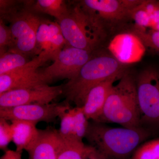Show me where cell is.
I'll return each instance as SVG.
<instances>
[{
  "mask_svg": "<svg viewBox=\"0 0 159 159\" xmlns=\"http://www.w3.org/2000/svg\"><path fill=\"white\" fill-rule=\"evenodd\" d=\"M128 69L109 51L93 54L74 79L63 85L66 103L72 102L82 107L89 92L100 83L115 76H122Z\"/></svg>",
  "mask_w": 159,
  "mask_h": 159,
  "instance_id": "cell-1",
  "label": "cell"
},
{
  "mask_svg": "<svg viewBox=\"0 0 159 159\" xmlns=\"http://www.w3.org/2000/svg\"><path fill=\"white\" fill-rule=\"evenodd\" d=\"M150 132L141 128H113L94 122L85 138L103 159H126L147 139Z\"/></svg>",
  "mask_w": 159,
  "mask_h": 159,
  "instance_id": "cell-2",
  "label": "cell"
},
{
  "mask_svg": "<svg viewBox=\"0 0 159 159\" xmlns=\"http://www.w3.org/2000/svg\"><path fill=\"white\" fill-rule=\"evenodd\" d=\"M112 122L127 128L140 127L136 77L128 69L112 88L99 122Z\"/></svg>",
  "mask_w": 159,
  "mask_h": 159,
  "instance_id": "cell-3",
  "label": "cell"
},
{
  "mask_svg": "<svg viewBox=\"0 0 159 159\" xmlns=\"http://www.w3.org/2000/svg\"><path fill=\"white\" fill-rule=\"evenodd\" d=\"M58 24L68 44L91 52L98 50L110 36L99 21L79 4Z\"/></svg>",
  "mask_w": 159,
  "mask_h": 159,
  "instance_id": "cell-4",
  "label": "cell"
},
{
  "mask_svg": "<svg viewBox=\"0 0 159 159\" xmlns=\"http://www.w3.org/2000/svg\"><path fill=\"white\" fill-rule=\"evenodd\" d=\"M143 0H84L79 4L99 21L109 35L127 30L131 12Z\"/></svg>",
  "mask_w": 159,
  "mask_h": 159,
  "instance_id": "cell-5",
  "label": "cell"
},
{
  "mask_svg": "<svg viewBox=\"0 0 159 159\" xmlns=\"http://www.w3.org/2000/svg\"><path fill=\"white\" fill-rule=\"evenodd\" d=\"M141 122L159 127V70L148 67L136 77Z\"/></svg>",
  "mask_w": 159,
  "mask_h": 159,
  "instance_id": "cell-6",
  "label": "cell"
},
{
  "mask_svg": "<svg viewBox=\"0 0 159 159\" xmlns=\"http://www.w3.org/2000/svg\"><path fill=\"white\" fill-rule=\"evenodd\" d=\"M94 52L67 45L57 54L52 64L39 71L42 79L47 84L56 80L74 79Z\"/></svg>",
  "mask_w": 159,
  "mask_h": 159,
  "instance_id": "cell-7",
  "label": "cell"
},
{
  "mask_svg": "<svg viewBox=\"0 0 159 159\" xmlns=\"http://www.w3.org/2000/svg\"><path fill=\"white\" fill-rule=\"evenodd\" d=\"M6 16L11 21L13 37L10 51L23 54L34 51L36 47V33L42 20L31 9L19 12L11 11Z\"/></svg>",
  "mask_w": 159,
  "mask_h": 159,
  "instance_id": "cell-8",
  "label": "cell"
},
{
  "mask_svg": "<svg viewBox=\"0 0 159 159\" xmlns=\"http://www.w3.org/2000/svg\"><path fill=\"white\" fill-rule=\"evenodd\" d=\"M50 57L42 52L25 65L0 75V95L8 91L35 87L46 84L38 69Z\"/></svg>",
  "mask_w": 159,
  "mask_h": 159,
  "instance_id": "cell-9",
  "label": "cell"
},
{
  "mask_svg": "<svg viewBox=\"0 0 159 159\" xmlns=\"http://www.w3.org/2000/svg\"><path fill=\"white\" fill-rule=\"evenodd\" d=\"M63 85L43 84L35 87L19 89L0 95V108H9L28 104H50L63 93Z\"/></svg>",
  "mask_w": 159,
  "mask_h": 159,
  "instance_id": "cell-10",
  "label": "cell"
},
{
  "mask_svg": "<svg viewBox=\"0 0 159 159\" xmlns=\"http://www.w3.org/2000/svg\"><path fill=\"white\" fill-rule=\"evenodd\" d=\"M68 104H32L0 108V118L7 121L22 120L37 123L53 122L70 108Z\"/></svg>",
  "mask_w": 159,
  "mask_h": 159,
  "instance_id": "cell-11",
  "label": "cell"
},
{
  "mask_svg": "<svg viewBox=\"0 0 159 159\" xmlns=\"http://www.w3.org/2000/svg\"><path fill=\"white\" fill-rule=\"evenodd\" d=\"M144 45L139 38L126 31L118 33L111 41L108 51L120 62H136L144 52Z\"/></svg>",
  "mask_w": 159,
  "mask_h": 159,
  "instance_id": "cell-12",
  "label": "cell"
},
{
  "mask_svg": "<svg viewBox=\"0 0 159 159\" xmlns=\"http://www.w3.org/2000/svg\"><path fill=\"white\" fill-rule=\"evenodd\" d=\"M122 76L111 77L100 83L90 91L82 107L84 113L88 120L99 122L114 83L119 80Z\"/></svg>",
  "mask_w": 159,
  "mask_h": 159,
  "instance_id": "cell-13",
  "label": "cell"
},
{
  "mask_svg": "<svg viewBox=\"0 0 159 159\" xmlns=\"http://www.w3.org/2000/svg\"><path fill=\"white\" fill-rule=\"evenodd\" d=\"M61 142L58 130L50 128L40 129L37 142L28 152L29 159H57Z\"/></svg>",
  "mask_w": 159,
  "mask_h": 159,
  "instance_id": "cell-14",
  "label": "cell"
},
{
  "mask_svg": "<svg viewBox=\"0 0 159 159\" xmlns=\"http://www.w3.org/2000/svg\"><path fill=\"white\" fill-rule=\"evenodd\" d=\"M11 122L12 142L16 147V150L29 151L39 137L40 129L36 127L37 123L22 120H13Z\"/></svg>",
  "mask_w": 159,
  "mask_h": 159,
  "instance_id": "cell-15",
  "label": "cell"
},
{
  "mask_svg": "<svg viewBox=\"0 0 159 159\" xmlns=\"http://www.w3.org/2000/svg\"><path fill=\"white\" fill-rule=\"evenodd\" d=\"M95 148L84 145L83 141L61 138L57 159H88Z\"/></svg>",
  "mask_w": 159,
  "mask_h": 159,
  "instance_id": "cell-16",
  "label": "cell"
},
{
  "mask_svg": "<svg viewBox=\"0 0 159 159\" xmlns=\"http://www.w3.org/2000/svg\"><path fill=\"white\" fill-rule=\"evenodd\" d=\"M34 12L48 14L60 20L69 14V11L65 1L62 0H38L31 6Z\"/></svg>",
  "mask_w": 159,
  "mask_h": 159,
  "instance_id": "cell-17",
  "label": "cell"
},
{
  "mask_svg": "<svg viewBox=\"0 0 159 159\" xmlns=\"http://www.w3.org/2000/svg\"><path fill=\"white\" fill-rule=\"evenodd\" d=\"M28 62L22 53L11 51L6 52L0 57V75L14 70Z\"/></svg>",
  "mask_w": 159,
  "mask_h": 159,
  "instance_id": "cell-18",
  "label": "cell"
},
{
  "mask_svg": "<svg viewBox=\"0 0 159 159\" xmlns=\"http://www.w3.org/2000/svg\"><path fill=\"white\" fill-rule=\"evenodd\" d=\"M127 31L132 32L139 38L145 47H148L159 54V31L139 28L134 24L129 27Z\"/></svg>",
  "mask_w": 159,
  "mask_h": 159,
  "instance_id": "cell-19",
  "label": "cell"
},
{
  "mask_svg": "<svg viewBox=\"0 0 159 159\" xmlns=\"http://www.w3.org/2000/svg\"><path fill=\"white\" fill-rule=\"evenodd\" d=\"M60 127L58 134L61 139L65 140H76L74 137L75 128L74 108L70 107L59 117Z\"/></svg>",
  "mask_w": 159,
  "mask_h": 159,
  "instance_id": "cell-20",
  "label": "cell"
},
{
  "mask_svg": "<svg viewBox=\"0 0 159 159\" xmlns=\"http://www.w3.org/2000/svg\"><path fill=\"white\" fill-rule=\"evenodd\" d=\"M37 45L40 49V53L44 52L51 59H53L51 45L50 21L42 20L41 22L36 33Z\"/></svg>",
  "mask_w": 159,
  "mask_h": 159,
  "instance_id": "cell-21",
  "label": "cell"
},
{
  "mask_svg": "<svg viewBox=\"0 0 159 159\" xmlns=\"http://www.w3.org/2000/svg\"><path fill=\"white\" fill-rule=\"evenodd\" d=\"M159 158V139L145 142L139 146L131 159H158Z\"/></svg>",
  "mask_w": 159,
  "mask_h": 159,
  "instance_id": "cell-22",
  "label": "cell"
},
{
  "mask_svg": "<svg viewBox=\"0 0 159 159\" xmlns=\"http://www.w3.org/2000/svg\"><path fill=\"white\" fill-rule=\"evenodd\" d=\"M50 30L52 58L54 60L60 51L68 44L58 23L50 21Z\"/></svg>",
  "mask_w": 159,
  "mask_h": 159,
  "instance_id": "cell-23",
  "label": "cell"
},
{
  "mask_svg": "<svg viewBox=\"0 0 159 159\" xmlns=\"http://www.w3.org/2000/svg\"><path fill=\"white\" fill-rule=\"evenodd\" d=\"M142 2L131 11V17L132 20L134 21V25L137 27L145 29L151 28V22L150 16L142 6Z\"/></svg>",
  "mask_w": 159,
  "mask_h": 159,
  "instance_id": "cell-24",
  "label": "cell"
},
{
  "mask_svg": "<svg viewBox=\"0 0 159 159\" xmlns=\"http://www.w3.org/2000/svg\"><path fill=\"white\" fill-rule=\"evenodd\" d=\"M12 141V132L11 124L7 120L0 118V148L7 150L9 143Z\"/></svg>",
  "mask_w": 159,
  "mask_h": 159,
  "instance_id": "cell-25",
  "label": "cell"
},
{
  "mask_svg": "<svg viewBox=\"0 0 159 159\" xmlns=\"http://www.w3.org/2000/svg\"><path fill=\"white\" fill-rule=\"evenodd\" d=\"M12 46H13V37L11 34V29L10 28L7 27L4 24L2 20L1 19V21H0L1 55L6 53V48L7 47H11L12 48Z\"/></svg>",
  "mask_w": 159,
  "mask_h": 159,
  "instance_id": "cell-26",
  "label": "cell"
},
{
  "mask_svg": "<svg viewBox=\"0 0 159 159\" xmlns=\"http://www.w3.org/2000/svg\"><path fill=\"white\" fill-rule=\"evenodd\" d=\"M142 6L150 16L151 29H153L159 22V1L143 0Z\"/></svg>",
  "mask_w": 159,
  "mask_h": 159,
  "instance_id": "cell-27",
  "label": "cell"
},
{
  "mask_svg": "<svg viewBox=\"0 0 159 159\" xmlns=\"http://www.w3.org/2000/svg\"><path fill=\"white\" fill-rule=\"evenodd\" d=\"M22 152L23 151L8 149L5 151L0 159H22Z\"/></svg>",
  "mask_w": 159,
  "mask_h": 159,
  "instance_id": "cell-28",
  "label": "cell"
},
{
  "mask_svg": "<svg viewBox=\"0 0 159 159\" xmlns=\"http://www.w3.org/2000/svg\"><path fill=\"white\" fill-rule=\"evenodd\" d=\"M90 159H102V158H101V157L99 156V155L98 154V153H97V151H95V152H94L92 155L89 158Z\"/></svg>",
  "mask_w": 159,
  "mask_h": 159,
  "instance_id": "cell-29",
  "label": "cell"
},
{
  "mask_svg": "<svg viewBox=\"0 0 159 159\" xmlns=\"http://www.w3.org/2000/svg\"><path fill=\"white\" fill-rule=\"evenodd\" d=\"M152 29H153V30H157V31H159V22L158 23V24H157L156 26L154 27V28Z\"/></svg>",
  "mask_w": 159,
  "mask_h": 159,
  "instance_id": "cell-30",
  "label": "cell"
},
{
  "mask_svg": "<svg viewBox=\"0 0 159 159\" xmlns=\"http://www.w3.org/2000/svg\"><path fill=\"white\" fill-rule=\"evenodd\" d=\"M158 159H159V158H158Z\"/></svg>",
  "mask_w": 159,
  "mask_h": 159,
  "instance_id": "cell-31",
  "label": "cell"
},
{
  "mask_svg": "<svg viewBox=\"0 0 159 159\" xmlns=\"http://www.w3.org/2000/svg\"></svg>",
  "mask_w": 159,
  "mask_h": 159,
  "instance_id": "cell-32",
  "label": "cell"
}]
</instances>
